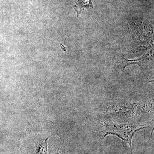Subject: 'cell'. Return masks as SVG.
<instances>
[{
    "label": "cell",
    "instance_id": "cell-2",
    "mask_svg": "<svg viewBox=\"0 0 154 154\" xmlns=\"http://www.w3.org/2000/svg\"><path fill=\"white\" fill-rule=\"evenodd\" d=\"M147 59V54H144L143 56L138 58L135 59L130 60L124 58H123V69L126 67L127 66L131 64H137L141 67L143 66L144 64L146 63Z\"/></svg>",
    "mask_w": 154,
    "mask_h": 154
},
{
    "label": "cell",
    "instance_id": "cell-4",
    "mask_svg": "<svg viewBox=\"0 0 154 154\" xmlns=\"http://www.w3.org/2000/svg\"><path fill=\"white\" fill-rule=\"evenodd\" d=\"M57 154H63L62 153L58 152Z\"/></svg>",
    "mask_w": 154,
    "mask_h": 154
},
{
    "label": "cell",
    "instance_id": "cell-3",
    "mask_svg": "<svg viewBox=\"0 0 154 154\" xmlns=\"http://www.w3.org/2000/svg\"><path fill=\"white\" fill-rule=\"evenodd\" d=\"M48 139L49 138H47L38 144L36 149V154H47V142Z\"/></svg>",
    "mask_w": 154,
    "mask_h": 154
},
{
    "label": "cell",
    "instance_id": "cell-1",
    "mask_svg": "<svg viewBox=\"0 0 154 154\" xmlns=\"http://www.w3.org/2000/svg\"><path fill=\"white\" fill-rule=\"evenodd\" d=\"M100 123L103 127L105 138L108 135H114L123 140L125 144L128 143L130 147L131 154H133L132 140L134 135L140 130L147 127V125L135 124H118L112 122L102 120Z\"/></svg>",
    "mask_w": 154,
    "mask_h": 154
}]
</instances>
